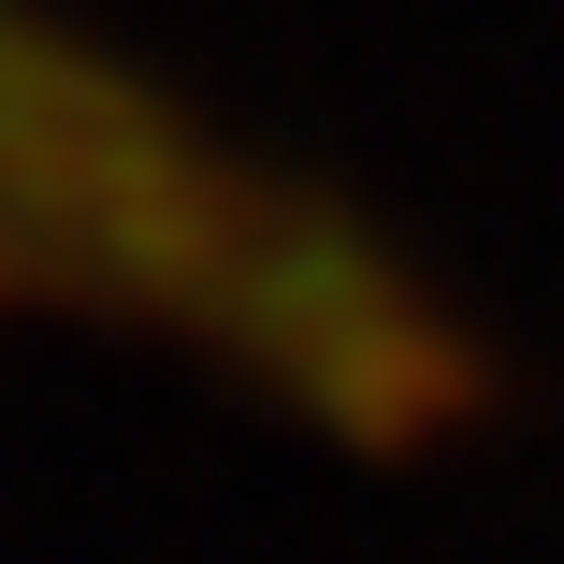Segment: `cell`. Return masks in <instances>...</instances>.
Here are the masks:
<instances>
[{
    "instance_id": "1",
    "label": "cell",
    "mask_w": 564,
    "mask_h": 564,
    "mask_svg": "<svg viewBox=\"0 0 564 564\" xmlns=\"http://www.w3.org/2000/svg\"><path fill=\"white\" fill-rule=\"evenodd\" d=\"M0 348H145L362 464L478 420L434 275L73 0H0Z\"/></svg>"
}]
</instances>
